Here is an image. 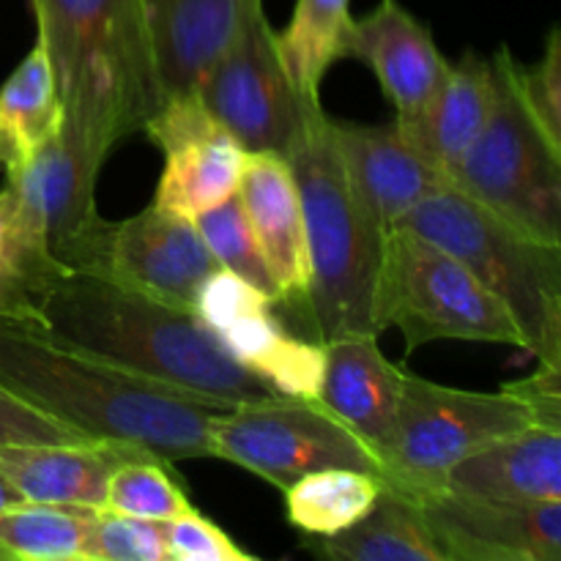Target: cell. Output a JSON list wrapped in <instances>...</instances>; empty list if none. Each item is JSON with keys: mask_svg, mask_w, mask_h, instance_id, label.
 Here are the masks:
<instances>
[{"mask_svg": "<svg viewBox=\"0 0 561 561\" xmlns=\"http://www.w3.org/2000/svg\"><path fill=\"white\" fill-rule=\"evenodd\" d=\"M36 332L131 376L214 403H261L279 394L239 365L195 310L91 274H66L49 290Z\"/></svg>", "mask_w": 561, "mask_h": 561, "instance_id": "obj_1", "label": "cell"}, {"mask_svg": "<svg viewBox=\"0 0 561 561\" xmlns=\"http://www.w3.org/2000/svg\"><path fill=\"white\" fill-rule=\"evenodd\" d=\"M0 383L82 436L140 447L164 463L211 458V422L230 409L5 321H0Z\"/></svg>", "mask_w": 561, "mask_h": 561, "instance_id": "obj_2", "label": "cell"}, {"mask_svg": "<svg viewBox=\"0 0 561 561\" xmlns=\"http://www.w3.org/2000/svg\"><path fill=\"white\" fill-rule=\"evenodd\" d=\"M64 102L60 135L104 164L162 104L142 0H31Z\"/></svg>", "mask_w": 561, "mask_h": 561, "instance_id": "obj_3", "label": "cell"}, {"mask_svg": "<svg viewBox=\"0 0 561 561\" xmlns=\"http://www.w3.org/2000/svg\"><path fill=\"white\" fill-rule=\"evenodd\" d=\"M285 159L305 214L312 337L318 343L378 337V285L389 230L356 195L323 107L307 118Z\"/></svg>", "mask_w": 561, "mask_h": 561, "instance_id": "obj_4", "label": "cell"}, {"mask_svg": "<svg viewBox=\"0 0 561 561\" xmlns=\"http://www.w3.org/2000/svg\"><path fill=\"white\" fill-rule=\"evenodd\" d=\"M398 228L458 257L507 307L526 354L561 365V247L531 239L453 186L422 201Z\"/></svg>", "mask_w": 561, "mask_h": 561, "instance_id": "obj_5", "label": "cell"}, {"mask_svg": "<svg viewBox=\"0 0 561 561\" xmlns=\"http://www.w3.org/2000/svg\"><path fill=\"white\" fill-rule=\"evenodd\" d=\"M496 102L453 175L463 192L542 244L561 247V148L526 107L510 47L493 55Z\"/></svg>", "mask_w": 561, "mask_h": 561, "instance_id": "obj_6", "label": "cell"}, {"mask_svg": "<svg viewBox=\"0 0 561 561\" xmlns=\"http://www.w3.org/2000/svg\"><path fill=\"white\" fill-rule=\"evenodd\" d=\"M398 329L409 351L436 340L524 348L507 307L455 255L409 228H392L378 285V329Z\"/></svg>", "mask_w": 561, "mask_h": 561, "instance_id": "obj_7", "label": "cell"}, {"mask_svg": "<svg viewBox=\"0 0 561 561\" xmlns=\"http://www.w3.org/2000/svg\"><path fill=\"white\" fill-rule=\"evenodd\" d=\"M529 425L531 411L507 389L471 392L405 373L398 427L381 455V480L409 496L442 491L453 466Z\"/></svg>", "mask_w": 561, "mask_h": 561, "instance_id": "obj_8", "label": "cell"}, {"mask_svg": "<svg viewBox=\"0 0 561 561\" xmlns=\"http://www.w3.org/2000/svg\"><path fill=\"white\" fill-rule=\"evenodd\" d=\"M211 458L230 460L285 491L323 469L381 477L378 455L318 400L277 398L222 409L211 422Z\"/></svg>", "mask_w": 561, "mask_h": 561, "instance_id": "obj_9", "label": "cell"}, {"mask_svg": "<svg viewBox=\"0 0 561 561\" xmlns=\"http://www.w3.org/2000/svg\"><path fill=\"white\" fill-rule=\"evenodd\" d=\"M197 96L247 153H285L321 104H307L290 85L263 5L239 25L197 85Z\"/></svg>", "mask_w": 561, "mask_h": 561, "instance_id": "obj_10", "label": "cell"}, {"mask_svg": "<svg viewBox=\"0 0 561 561\" xmlns=\"http://www.w3.org/2000/svg\"><path fill=\"white\" fill-rule=\"evenodd\" d=\"M217 268L195 219L153 203L121 222L99 219L71 263V274L102 277L186 310H195L201 288Z\"/></svg>", "mask_w": 561, "mask_h": 561, "instance_id": "obj_11", "label": "cell"}, {"mask_svg": "<svg viewBox=\"0 0 561 561\" xmlns=\"http://www.w3.org/2000/svg\"><path fill=\"white\" fill-rule=\"evenodd\" d=\"M195 312L239 365L288 398H318L323 343L301 340L279 321L277 305L236 274L217 268L197 296Z\"/></svg>", "mask_w": 561, "mask_h": 561, "instance_id": "obj_12", "label": "cell"}, {"mask_svg": "<svg viewBox=\"0 0 561 561\" xmlns=\"http://www.w3.org/2000/svg\"><path fill=\"white\" fill-rule=\"evenodd\" d=\"M414 499L447 561H561V502H496L449 488Z\"/></svg>", "mask_w": 561, "mask_h": 561, "instance_id": "obj_13", "label": "cell"}, {"mask_svg": "<svg viewBox=\"0 0 561 561\" xmlns=\"http://www.w3.org/2000/svg\"><path fill=\"white\" fill-rule=\"evenodd\" d=\"M99 173L102 164L71 146L60 131L5 173V190L49 255L69 274L82 241L102 219L96 211Z\"/></svg>", "mask_w": 561, "mask_h": 561, "instance_id": "obj_14", "label": "cell"}, {"mask_svg": "<svg viewBox=\"0 0 561 561\" xmlns=\"http://www.w3.org/2000/svg\"><path fill=\"white\" fill-rule=\"evenodd\" d=\"M266 266L279 290V305L310 316V255L299 186L288 159L279 153H247L236 190Z\"/></svg>", "mask_w": 561, "mask_h": 561, "instance_id": "obj_15", "label": "cell"}, {"mask_svg": "<svg viewBox=\"0 0 561 561\" xmlns=\"http://www.w3.org/2000/svg\"><path fill=\"white\" fill-rule=\"evenodd\" d=\"M343 58L370 66L398 118L414 115L449 71L433 33L398 0H381L367 16L351 20Z\"/></svg>", "mask_w": 561, "mask_h": 561, "instance_id": "obj_16", "label": "cell"}, {"mask_svg": "<svg viewBox=\"0 0 561 561\" xmlns=\"http://www.w3.org/2000/svg\"><path fill=\"white\" fill-rule=\"evenodd\" d=\"M332 131L356 195L381 228H398L405 214L449 186L447 175L414 151L394 124H343L332 118Z\"/></svg>", "mask_w": 561, "mask_h": 561, "instance_id": "obj_17", "label": "cell"}, {"mask_svg": "<svg viewBox=\"0 0 561 561\" xmlns=\"http://www.w3.org/2000/svg\"><path fill=\"white\" fill-rule=\"evenodd\" d=\"M261 0H142L159 96L197 91L244 16Z\"/></svg>", "mask_w": 561, "mask_h": 561, "instance_id": "obj_18", "label": "cell"}, {"mask_svg": "<svg viewBox=\"0 0 561 561\" xmlns=\"http://www.w3.org/2000/svg\"><path fill=\"white\" fill-rule=\"evenodd\" d=\"M405 370L387 359L376 337H337L323 343L318 403L348 425L373 453H387L398 427Z\"/></svg>", "mask_w": 561, "mask_h": 561, "instance_id": "obj_19", "label": "cell"}, {"mask_svg": "<svg viewBox=\"0 0 561 561\" xmlns=\"http://www.w3.org/2000/svg\"><path fill=\"white\" fill-rule=\"evenodd\" d=\"M496 102V75L491 60L466 53L458 64H449L447 80L414 115L394 121L400 135L420 151L438 173L453 175L474 146Z\"/></svg>", "mask_w": 561, "mask_h": 561, "instance_id": "obj_20", "label": "cell"}, {"mask_svg": "<svg viewBox=\"0 0 561 561\" xmlns=\"http://www.w3.org/2000/svg\"><path fill=\"white\" fill-rule=\"evenodd\" d=\"M137 455L151 453L115 442L16 444L0 447V477L25 502L102 510L110 474Z\"/></svg>", "mask_w": 561, "mask_h": 561, "instance_id": "obj_21", "label": "cell"}, {"mask_svg": "<svg viewBox=\"0 0 561 561\" xmlns=\"http://www.w3.org/2000/svg\"><path fill=\"white\" fill-rule=\"evenodd\" d=\"M449 491L496 502H561V431L529 425L453 466Z\"/></svg>", "mask_w": 561, "mask_h": 561, "instance_id": "obj_22", "label": "cell"}, {"mask_svg": "<svg viewBox=\"0 0 561 561\" xmlns=\"http://www.w3.org/2000/svg\"><path fill=\"white\" fill-rule=\"evenodd\" d=\"M305 548L329 561H447L420 502L387 482L356 524L337 535L312 537Z\"/></svg>", "mask_w": 561, "mask_h": 561, "instance_id": "obj_23", "label": "cell"}, {"mask_svg": "<svg viewBox=\"0 0 561 561\" xmlns=\"http://www.w3.org/2000/svg\"><path fill=\"white\" fill-rule=\"evenodd\" d=\"M162 153L164 168L153 192V206L186 219L201 217L233 197L247 164V151L222 126Z\"/></svg>", "mask_w": 561, "mask_h": 561, "instance_id": "obj_24", "label": "cell"}, {"mask_svg": "<svg viewBox=\"0 0 561 561\" xmlns=\"http://www.w3.org/2000/svg\"><path fill=\"white\" fill-rule=\"evenodd\" d=\"M64 129V102L47 49L38 42L0 88V170L25 162Z\"/></svg>", "mask_w": 561, "mask_h": 561, "instance_id": "obj_25", "label": "cell"}, {"mask_svg": "<svg viewBox=\"0 0 561 561\" xmlns=\"http://www.w3.org/2000/svg\"><path fill=\"white\" fill-rule=\"evenodd\" d=\"M9 190H0V321L36 329L49 290L66 277Z\"/></svg>", "mask_w": 561, "mask_h": 561, "instance_id": "obj_26", "label": "cell"}, {"mask_svg": "<svg viewBox=\"0 0 561 561\" xmlns=\"http://www.w3.org/2000/svg\"><path fill=\"white\" fill-rule=\"evenodd\" d=\"M351 0H296L288 27L274 33L277 55L307 104H321V82L327 71L343 58L351 27Z\"/></svg>", "mask_w": 561, "mask_h": 561, "instance_id": "obj_27", "label": "cell"}, {"mask_svg": "<svg viewBox=\"0 0 561 561\" xmlns=\"http://www.w3.org/2000/svg\"><path fill=\"white\" fill-rule=\"evenodd\" d=\"M93 507L20 502L0 510V548L22 561H88Z\"/></svg>", "mask_w": 561, "mask_h": 561, "instance_id": "obj_28", "label": "cell"}, {"mask_svg": "<svg viewBox=\"0 0 561 561\" xmlns=\"http://www.w3.org/2000/svg\"><path fill=\"white\" fill-rule=\"evenodd\" d=\"M383 480L370 471L323 469L285 488L288 524L310 537H329L348 529L381 496Z\"/></svg>", "mask_w": 561, "mask_h": 561, "instance_id": "obj_29", "label": "cell"}, {"mask_svg": "<svg viewBox=\"0 0 561 561\" xmlns=\"http://www.w3.org/2000/svg\"><path fill=\"white\" fill-rule=\"evenodd\" d=\"M102 510L146 520H173L190 513L192 502L184 488L168 474V463L153 455H137L124 460L110 474Z\"/></svg>", "mask_w": 561, "mask_h": 561, "instance_id": "obj_30", "label": "cell"}, {"mask_svg": "<svg viewBox=\"0 0 561 561\" xmlns=\"http://www.w3.org/2000/svg\"><path fill=\"white\" fill-rule=\"evenodd\" d=\"M195 228L203 236V241H206L208 252H211L219 268L236 274L247 285L268 296L274 305H279L277 283H274L272 272H268L266 257H263L261 244H257L255 233H252L250 222H247V214L241 208L239 197H228L225 203L214 206L211 211L195 217Z\"/></svg>", "mask_w": 561, "mask_h": 561, "instance_id": "obj_31", "label": "cell"}, {"mask_svg": "<svg viewBox=\"0 0 561 561\" xmlns=\"http://www.w3.org/2000/svg\"><path fill=\"white\" fill-rule=\"evenodd\" d=\"M88 561H168L164 524L96 510Z\"/></svg>", "mask_w": 561, "mask_h": 561, "instance_id": "obj_32", "label": "cell"}, {"mask_svg": "<svg viewBox=\"0 0 561 561\" xmlns=\"http://www.w3.org/2000/svg\"><path fill=\"white\" fill-rule=\"evenodd\" d=\"M520 96L548 140L561 148V33L553 27L535 66L515 64Z\"/></svg>", "mask_w": 561, "mask_h": 561, "instance_id": "obj_33", "label": "cell"}, {"mask_svg": "<svg viewBox=\"0 0 561 561\" xmlns=\"http://www.w3.org/2000/svg\"><path fill=\"white\" fill-rule=\"evenodd\" d=\"M96 442L82 436L80 431L66 422L55 420L47 411L33 405L14 389L0 383V447H16V444H77Z\"/></svg>", "mask_w": 561, "mask_h": 561, "instance_id": "obj_34", "label": "cell"}, {"mask_svg": "<svg viewBox=\"0 0 561 561\" xmlns=\"http://www.w3.org/2000/svg\"><path fill=\"white\" fill-rule=\"evenodd\" d=\"M168 559L173 561H252L250 551L236 546L217 524L203 518L197 510L164 520Z\"/></svg>", "mask_w": 561, "mask_h": 561, "instance_id": "obj_35", "label": "cell"}, {"mask_svg": "<svg viewBox=\"0 0 561 561\" xmlns=\"http://www.w3.org/2000/svg\"><path fill=\"white\" fill-rule=\"evenodd\" d=\"M531 411L535 425L561 431V365H540L531 376L504 383Z\"/></svg>", "mask_w": 561, "mask_h": 561, "instance_id": "obj_36", "label": "cell"}, {"mask_svg": "<svg viewBox=\"0 0 561 561\" xmlns=\"http://www.w3.org/2000/svg\"><path fill=\"white\" fill-rule=\"evenodd\" d=\"M20 502H25V499H22L20 493H16L14 488H11L9 482H5L3 477H0V510L14 507V504H20Z\"/></svg>", "mask_w": 561, "mask_h": 561, "instance_id": "obj_37", "label": "cell"}, {"mask_svg": "<svg viewBox=\"0 0 561 561\" xmlns=\"http://www.w3.org/2000/svg\"><path fill=\"white\" fill-rule=\"evenodd\" d=\"M0 561H9V557H5V551H3V548H0Z\"/></svg>", "mask_w": 561, "mask_h": 561, "instance_id": "obj_38", "label": "cell"}]
</instances>
